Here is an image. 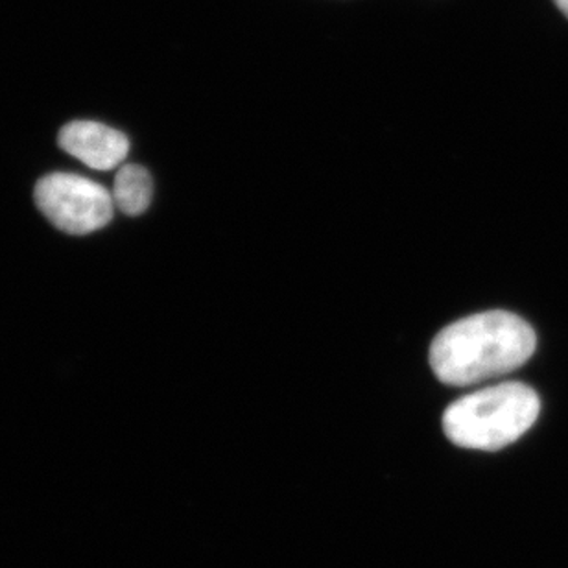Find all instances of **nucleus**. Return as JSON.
Here are the masks:
<instances>
[{
  "mask_svg": "<svg viewBox=\"0 0 568 568\" xmlns=\"http://www.w3.org/2000/svg\"><path fill=\"white\" fill-rule=\"evenodd\" d=\"M539 412L541 400L530 386L497 384L454 400L443 414V432L458 447L493 453L525 436Z\"/></svg>",
  "mask_w": 568,
  "mask_h": 568,
  "instance_id": "2",
  "label": "nucleus"
},
{
  "mask_svg": "<svg viewBox=\"0 0 568 568\" xmlns=\"http://www.w3.org/2000/svg\"><path fill=\"white\" fill-rule=\"evenodd\" d=\"M41 213L63 233L89 235L113 220L115 202L105 186L74 174H50L33 191Z\"/></svg>",
  "mask_w": 568,
  "mask_h": 568,
  "instance_id": "3",
  "label": "nucleus"
},
{
  "mask_svg": "<svg viewBox=\"0 0 568 568\" xmlns=\"http://www.w3.org/2000/svg\"><path fill=\"white\" fill-rule=\"evenodd\" d=\"M152 175L144 166L124 164L116 172L113 185V202L128 216H139L152 203Z\"/></svg>",
  "mask_w": 568,
  "mask_h": 568,
  "instance_id": "5",
  "label": "nucleus"
},
{
  "mask_svg": "<svg viewBox=\"0 0 568 568\" xmlns=\"http://www.w3.org/2000/svg\"><path fill=\"white\" fill-rule=\"evenodd\" d=\"M60 146L94 170H111L124 163L130 141L126 135L100 122L77 121L61 128Z\"/></svg>",
  "mask_w": 568,
  "mask_h": 568,
  "instance_id": "4",
  "label": "nucleus"
},
{
  "mask_svg": "<svg viewBox=\"0 0 568 568\" xmlns=\"http://www.w3.org/2000/svg\"><path fill=\"white\" fill-rule=\"evenodd\" d=\"M556 4H558L559 10L564 11L568 19V0H556Z\"/></svg>",
  "mask_w": 568,
  "mask_h": 568,
  "instance_id": "6",
  "label": "nucleus"
},
{
  "mask_svg": "<svg viewBox=\"0 0 568 568\" xmlns=\"http://www.w3.org/2000/svg\"><path fill=\"white\" fill-rule=\"evenodd\" d=\"M530 323L506 311L473 314L450 323L430 345V367L447 386H473L525 366L536 353Z\"/></svg>",
  "mask_w": 568,
  "mask_h": 568,
  "instance_id": "1",
  "label": "nucleus"
}]
</instances>
